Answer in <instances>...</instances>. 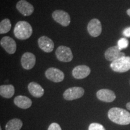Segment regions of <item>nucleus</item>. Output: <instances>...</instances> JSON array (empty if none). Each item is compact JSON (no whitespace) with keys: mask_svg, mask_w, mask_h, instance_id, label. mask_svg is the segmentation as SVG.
<instances>
[{"mask_svg":"<svg viewBox=\"0 0 130 130\" xmlns=\"http://www.w3.org/2000/svg\"><path fill=\"white\" fill-rule=\"evenodd\" d=\"M126 108H127V109H128V110H130V102L126 104Z\"/></svg>","mask_w":130,"mask_h":130,"instance_id":"obj_25","label":"nucleus"},{"mask_svg":"<svg viewBox=\"0 0 130 130\" xmlns=\"http://www.w3.org/2000/svg\"><path fill=\"white\" fill-rule=\"evenodd\" d=\"M28 89L31 95L36 98H40L44 94V89L39 84L31 82L28 86Z\"/></svg>","mask_w":130,"mask_h":130,"instance_id":"obj_17","label":"nucleus"},{"mask_svg":"<svg viewBox=\"0 0 130 130\" xmlns=\"http://www.w3.org/2000/svg\"><path fill=\"white\" fill-rule=\"evenodd\" d=\"M123 35L125 37H130V27L125 28L123 31Z\"/></svg>","mask_w":130,"mask_h":130,"instance_id":"obj_24","label":"nucleus"},{"mask_svg":"<svg viewBox=\"0 0 130 130\" xmlns=\"http://www.w3.org/2000/svg\"><path fill=\"white\" fill-rule=\"evenodd\" d=\"M84 90L81 87H70L64 91L63 98L67 101H72L80 98L84 95Z\"/></svg>","mask_w":130,"mask_h":130,"instance_id":"obj_6","label":"nucleus"},{"mask_svg":"<svg viewBox=\"0 0 130 130\" xmlns=\"http://www.w3.org/2000/svg\"><path fill=\"white\" fill-rule=\"evenodd\" d=\"M89 130H105V129L100 123H92L89 125Z\"/></svg>","mask_w":130,"mask_h":130,"instance_id":"obj_22","label":"nucleus"},{"mask_svg":"<svg viewBox=\"0 0 130 130\" xmlns=\"http://www.w3.org/2000/svg\"><path fill=\"white\" fill-rule=\"evenodd\" d=\"M38 45L42 51L45 53H51L54 48V43L48 37L42 36L38 39Z\"/></svg>","mask_w":130,"mask_h":130,"instance_id":"obj_14","label":"nucleus"},{"mask_svg":"<svg viewBox=\"0 0 130 130\" xmlns=\"http://www.w3.org/2000/svg\"><path fill=\"white\" fill-rule=\"evenodd\" d=\"M52 17L56 22L63 27H68L71 22V18L68 13L61 10H55L52 14Z\"/></svg>","mask_w":130,"mask_h":130,"instance_id":"obj_5","label":"nucleus"},{"mask_svg":"<svg viewBox=\"0 0 130 130\" xmlns=\"http://www.w3.org/2000/svg\"><path fill=\"white\" fill-rule=\"evenodd\" d=\"M104 56L107 60L112 62L119 58L125 57V54L122 53L118 46H114L107 49L105 52Z\"/></svg>","mask_w":130,"mask_h":130,"instance_id":"obj_8","label":"nucleus"},{"mask_svg":"<svg viewBox=\"0 0 130 130\" xmlns=\"http://www.w3.org/2000/svg\"><path fill=\"white\" fill-rule=\"evenodd\" d=\"M96 96L99 100L105 102H111L116 99V95L113 91L109 89H101L96 93Z\"/></svg>","mask_w":130,"mask_h":130,"instance_id":"obj_15","label":"nucleus"},{"mask_svg":"<svg viewBox=\"0 0 130 130\" xmlns=\"http://www.w3.org/2000/svg\"><path fill=\"white\" fill-rule=\"evenodd\" d=\"M110 68L113 71L116 72H127L130 69V57H123L112 61L110 64Z\"/></svg>","mask_w":130,"mask_h":130,"instance_id":"obj_3","label":"nucleus"},{"mask_svg":"<svg viewBox=\"0 0 130 130\" xmlns=\"http://www.w3.org/2000/svg\"><path fill=\"white\" fill-rule=\"evenodd\" d=\"M128 45H129V41L125 37H122V38H121L118 40V46L121 51L123 49L127 48Z\"/></svg>","mask_w":130,"mask_h":130,"instance_id":"obj_21","label":"nucleus"},{"mask_svg":"<svg viewBox=\"0 0 130 130\" xmlns=\"http://www.w3.org/2000/svg\"><path fill=\"white\" fill-rule=\"evenodd\" d=\"M36 58V56L31 53H24L21 57V63L22 68L26 70L31 69L35 66Z\"/></svg>","mask_w":130,"mask_h":130,"instance_id":"obj_10","label":"nucleus"},{"mask_svg":"<svg viewBox=\"0 0 130 130\" xmlns=\"http://www.w3.org/2000/svg\"><path fill=\"white\" fill-rule=\"evenodd\" d=\"M56 56L58 60L62 62H70L74 57L71 48L65 46H60L57 48Z\"/></svg>","mask_w":130,"mask_h":130,"instance_id":"obj_4","label":"nucleus"},{"mask_svg":"<svg viewBox=\"0 0 130 130\" xmlns=\"http://www.w3.org/2000/svg\"><path fill=\"white\" fill-rule=\"evenodd\" d=\"M14 94V87L13 85H1L0 86V95L5 98H11Z\"/></svg>","mask_w":130,"mask_h":130,"instance_id":"obj_18","label":"nucleus"},{"mask_svg":"<svg viewBox=\"0 0 130 130\" xmlns=\"http://www.w3.org/2000/svg\"><path fill=\"white\" fill-rule=\"evenodd\" d=\"M12 24L9 19L6 18L1 21L0 23V33L6 34L11 30Z\"/></svg>","mask_w":130,"mask_h":130,"instance_id":"obj_20","label":"nucleus"},{"mask_svg":"<svg viewBox=\"0 0 130 130\" xmlns=\"http://www.w3.org/2000/svg\"><path fill=\"white\" fill-rule=\"evenodd\" d=\"M87 31L92 37H98L102 32V25L100 21L96 18L91 19L87 25Z\"/></svg>","mask_w":130,"mask_h":130,"instance_id":"obj_9","label":"nucleus"},{"mask_svg":"<svg viewBox=\"0 0 130 130\" xmlns=\"http://www.w3.org/2000/svg\"><path fill=\"white\" fill-rule=\"evenodd\" d=\"M14 103L16 106L22 109H27L32 105V101L30 98L25 96L19 95L14 98Z\"/></svg>","mask_w":130,"mask_h":130,"instance_id":"obj_16","label":"nucleus"},{"mask_svg":"<svg viewBox=\"0 0 130 130\" xmlns=\"http://www.w3.org/2000/svg\"><path fill=\"white\" fill-rule=\"evenodd\" d=\"M45 76L49 80L54 83L61 82L64 78V74L62 71L56 68H50L45 72Z\"/></svg>","mask_w":130,"mask_h":130,"instance_id":"obj_7","label":"nucleus"},{"mask_svg":"<svg viewBox=\"0 0 130 130\" xmlns=\"http://www.w3.org/2000/svg\"><path fill=\"white\" fill-rule=\"evenodd\" d=\"M110 121L116 124L126 125L130 123V113L127 110L119 107H113L108 112Z\"/></svg>","mask_w":130,"mask_h":130,"instance_id":"obj_1","label":"nucleus"},{"mask_svg":"<svg viewBox=\"0 0 130 130\" xmlns=\"http://www.w3.org/2000/svg\"><path fill=\"white\" fill-rule=\"evenodd\" d=\"M16 7L18 10L25 16H30L35 10L33 6L26 0H20L17 3Z\"/></svg>","mask_w":130,"mask_h":130,"instance_id":"obj_12","label":"nucleus"},{"mask_svg":"<svg viewBox=\"0 0 130 130\" xmlns=\"http://www.w3.org/2000/svg\"><path fill=\"white\" fill-rule=\"evenodd\" d=\"M0 130H2V128H0Z\"/></svg>","mask_w":130,"mask_h":130,"instance_id":"obj_27","label":"nucleus"},{"mask_svg":"<svg viewBox=\"0 0 130 130\" xmlns=\"http://www.w3.org/2000/svg\"><path fill=\"white\" fill-rule=\"evenodd\" d=\"M22 126V122L19 119H13L8 122L6 130H20Z\"/></svg>","mask_w":130,"mask_h":130,"instance_id":"obj_19","label":"nucleus"},{"mask_svg":"<svg viewBox=\"0 0 130 130\" xmlns=\"http://www.w3.org/2000/svg\"><path fill=\"white\" fill-rule=\"evenodd\" d=\"M90 72L91 70L89 66L86 65H79L73 69L72 74L75 78L81 79L88 77Z\"/></svg>","mask_w":130,"mask_h":130,"instance_id":"obj_13","label":"nucleus"},{"mask_svg":"<svg viewBox=\"0 0 130 130\" xmlns=\"http://www.w3.org/2000/svg\"><path fill=\"white\" fill-rule=\"evenodd\" d=\"M1 46L4 49V50L9 54H13L16 51V42L12 37L9 36H5L1 39L0 41Z\"/></svg>","mask_w":130,"mask_h":130,"instance_id":"obj_11","label":"nucleus"},{"mask_svg":"<svg viewBox=\"0 0 130 130\" xmlns=\"http://www.w3.org/2000/svg\"><path fill=\"white\" fill-rule=\"evenodd\" d=\"M48 130H61L60 126L57 123H52L49 126Z\"/></svg>","mask_w":130,"mask_h":130,"instance_id":"obj_23","label":"nucleus"},{"mask_svg":"<svg viewBox=\"0 0 130 130\" xmlns=\"http://www.w3.org/2000/svg\"><path fill=\"white\" fill-rule=\"evenodd\" d=\"M126 13H127V14L128 16H129L130 17V9H128L127 10H126Z\"/></svg>","mask_w":130,"mask_h":130,"instance_id":"obj_26","label":"nucleus"},{"mask_svg":"<svg viewBox=\"0 0 130 130\" xmlns=\"http://www.w3.org/2000/svg\"><path fill=\"white\" fill-rule=\"evenodd\" d=\"M14 36L19 40H27L31 36L32 28L27 21H19L16 24L13 30Z\"/></svg>","mask_w":130,"mask_h":130,"instance_id":"obj_2","label":"nucleus"}]
</instances>
